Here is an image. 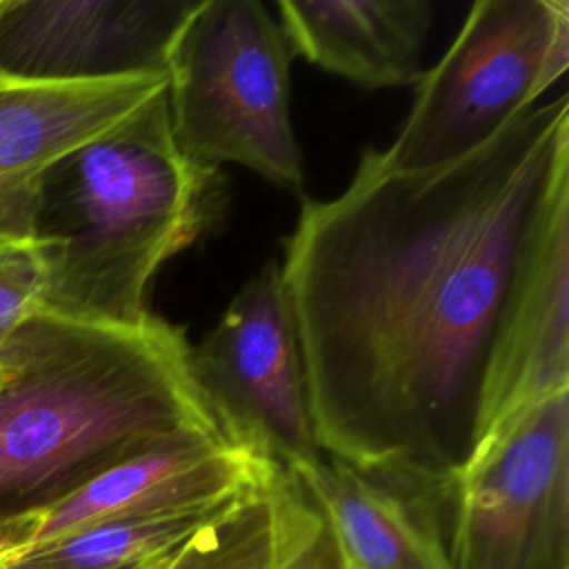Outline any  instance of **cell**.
<instances>
[{
  "label": "cell",
  "mask_w": 569,
  "mask_h": 569,
  "mask_svg": "<svg viewBox=\"0 0 569 569\" xmlns=\"http://www.w3.org/2000/svg\"><path fill=\"white\" fill-rule=\"evenodd\" d=\"M569 218V100L533 104L480 149L307 198L282 280L318 447L447 496L473 456L531 271Z\"/></svg>",
  "instance_id": "6da1fadb"
},
{
  "label": "cell",
  "mask_w": 569,
  "mask_h": 569,
  "mask_svg": "<svg viewBox=\"0 0 569 569\" xmlns=\"http://www.w3.org/2000/svg\"><path fill=\"white\" fill-rule=\"evenodd\" d=\"M180 327L29 313L0 345V547L113 465L187 433H222Z\"/></svg>",
  "instance_id": "7a4b0ae2"
},
{
  "label": "cell",
  "mask_w": 569,
  "mask_h": 569,
  "mask_svg": "<svg viewBox=\"0 0 569 569\" xmlns=\"http://www.w3.org/2000/svg\"><path fill=\"white\" fill-rule=\"evenodd\" d=\"M220 202L218 167L189 160L173 140L164 89L44 171L33 220L40 311L147 325L156 271L202 236Z\"/></svg>",
  "instance_id": "3957f363"
},
{
  "label": "cell",
  "mask_w": 569,
  "mask_h": 569,
  "mask_svg": "<svg viewBox=\"0 0 569 569\" xmlns=\"http://www.w3.org/2000/svg\"><path fill=\"white\" fill-rule=\"evenodd\" d=\"M291 58L262 2L198 0L167 56V107L178 149L198 164L233 162L300 191Z\"/></svg>",
  "instance_id": "277c9868"
},
{
  "label": "cell",
  "mask_w": 569,
  "mask_h": 569,
  "mask_svg": "<svg viewBox=\"0 0 569 569\" xmlns=\"http://www.w3.org/2000/svg\"><path fill=\"white\" fill-rule=\"evenodd\" d=\"M569 2L480 0L447 53L416 82L396 140L378 149L400 173L449 164L522 116L567 71Z\"/></svg>",
  "instance_id": "5b68a950"
},
{
  "label": "cell",
  "mask_w": 569,
  "mask_h": 569,
  "mask_svg": "<svg viewBox=\"0 0 569 569\" xmlns=\"http://www.w3.org/2000/svg\"><path fill=\"white\" fill-rule=\"evenodd\" d=\"M453 569H569V389L496 425L445 507Z\"/></svg>",
  "instance_id": "8992f818"
},
{
  "label": "cell",
  "mask_w": 569,
  "mask_h": 569,
  "mask_svg": "<svg viewBox=\"0 0 569 569\" xmlns=\"http://www.w3.org/2000/svg\"><path fill=\"white\" fill-rule=\"evenodd\" d=\"M198 396L222 436L256 458L302 473L325 456L309 411L296 318L278 262H267L218 325L189 349Z\"/></svg>",
  "instance_id": "52a82bcc"
},
{
  "label": "cell",
  "mask_w": 569,
  "mask_h": 569,
  "mask_svg": "<svg viewBox=\"0 0 569 569\" xmlns=\"http://www.w3.org/2000/svg\"><path fill=\"white\" fill-rule=\"evenodd\" d=\"M198 0H0V78L89 82L167 76Z\"/></svg>",
  "instance_id": "ba28073f"
},
{
  "label": "cell",
  "mask_w": 569,
  "mask_h": 569,
  "mask_svg": "<svg viewBox=\"0 0 569 569\" xmlns=\"http://www.w3.org/2000/svg\"><path fill=\"white\" fill-rule=\"evenodd\" d=\"M167 89L164 73L89 82L0 78V247L33 242L44 171L129 120Z\"/></svg>",
  "instance_id": "9c48e42d"
},
{
  "label": "cell",
  "mask_w": 569,
  "mask_h": 569,
  "mask_svg": "<svg viewBox=\"0 0 569 569\" xmlns=\"http://www.w3.org/2000/svg\"><path fill=\"white\" fill-rule=\"evenodd\" d=\"M293 476L353 569H453L445 536L447 496L362 473L329 456Z\"/></svg>",
  "instance_id": "30bf717a"
},
{
  "label": "cell",
  "mask_w": 569,
  "mask_h": 569,
  "mask_svg": "<svg viewBox=\"0 0 569 569\" xmlns=\"http://www.w3.org/2000/svg\"><path fill=\"white\" fill-rule=\"evenodd\" d=\"M293 51L367 89L416 84L431 29L425 0H313L276 4Z\"/></svg>",
  "instance_id": "8fae6325"
},
{
  "label": "cell",
  "mask_w": 569,
  "mask_h": 569,
  "mask_svg": "<svg viewBox=\"0 0 569 569\" xmlns=\"http://www.w3.org/2000/svg\"><path fill=\"white\" fill-rule=\"evenodd\" d=\"M565 389H569V218L547 240L513 313L489 396L485 433Z\"/></svg>",
  "instance_id": "7c38bea8"
},
{
  "label": "cell",
  "mask_w": 569,
  "mask_h": 569,
  "mask_svg": "<svg viewBox=\"0 0 569 569\" xmlns=\"http://www.w3.org/2000/svg\"><path fill=\"white\" fill-rule=\"evenodd\" d=\"M318 516L300 480L278 469L184 545L136 569H282ZM9 560L0 569H13Z\"/></svg>",
  "instance_id": "4fadbf2b"
},
{
  "label": "cell",
  "mask_w": 569,
  "mask_h": 569,
  "mask_svg": "<svg viewBox=\"0 0 569 569\" xmlns=\"http://www.w3.org/2000/svg\"><path fill=\"white\" fill-rule=\"evenodd\" d=\"M242 496L224 502L122 516L87 525L22 549L9 565L13 569H136L184 545Z\"/></svg>",
  "instance_id": "5bb4252c"
},
{
  "label": "cell",
  "mask_w": 569,
  "mask_h": 569,
  "mask_svg": "<svg viewBox=\"0 0 569 569\" xmlns=\"http://www.w3.org/2000/svg\"><path fill=\"white\" fill-rule=\"evenodd\" d=\"M42 264L33 242L0 247V345L40 309Z\"/></svg>",
  "instance_id": "9a60e30c"
},
{
  "label": "cell",
  "mask_w": 569,
  "mask_h": 569,
  "mask_svg": "<svg viewBox=\"0 0 569 569\" xmlns=\"http://www.w3.org/2000/svg\"><path fill=\"white\" fill-rule=\"evenodd\" d=\"M282 569H342L338 542L322 513Z\"/></svg>",
  "instance_id": "2e32d148"
},
{
  "label": "cell",
  "mask_w": 569,
  "mask_h": 569,
  "mask_svg": "<svg viewBox=\"0 0 569 569\" xmlns=\"http://www.w3.org/2000/svg\"><path fill=\"white\" fill-rule=\"evenodd\" d=\"M20 551H13V549H7V547H0V562L2 560H9V558H16Z\"/></svg>",
  "instance_id": "e0dca14e"
},
{
  "label": "cell",
  "mask_w": 569,
  "mask_h": 569,
  "mask_svg": "<svg viewBox=\"0 0 569 569\" xmlns=\"http://www.w3.org/2000/svg\"><path fill=\"white\" fill-rule=\"evenodd\" d=\"M338 551H340V549H338ZM340 560H342V569H353V567L345 560V556H342V553H340Z\"/></svg>",
  "instance_id": "ac0fdd59"
}]
</instances>
